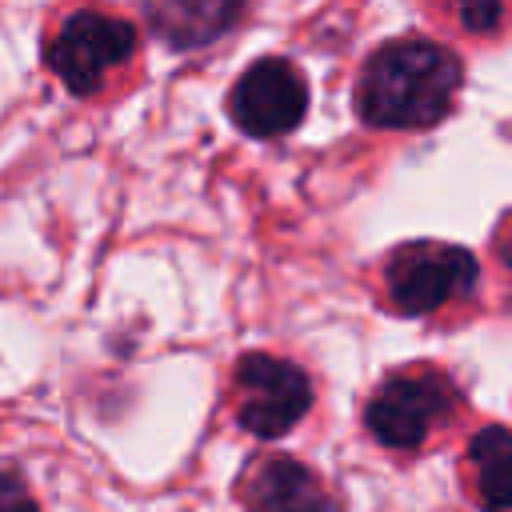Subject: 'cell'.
Listing matches in <instances>:
<instances>
[{
  "label": "cell",
  "instance_id": "7a4b0ae2",
  "mask_svg": "<svg viewBox=\"0 0 512 512\" xmlns=\"http://www.w3.org/2000/svg\"><path fill=\"white\" fill-rule=\"evenodd\" d=\"M40 60L68 96L88 104L116 100L144 76L140 24L108 0H64L44 20Z\"/></svg>",
  "mask_w": 512,
  "mask_h": 512
},
{
  "label": "cell",
  "instance_id": "5b68a950",
  "mask_svg": "<svg viewBox=\"0 0 512 512\" xmlns=\"http://www.w3.org/2000/svg\"><path fill=\"white\" fill-rule=\"evenodd\" d=\"M312 400H316L312 376L292 356L252 348V352H240L228 368L224 404L232 420L256 440L288 436L312 412Z\"/></svg>",
  "mask_w": 512,
  "mask_h": 512
},
{
  "label": "cell",
  "instance_id": "9c48e42d",
  "mask_svg": "<svg viewBox=\"0 0 512 512\" xmlns=\"http://www.w3.org/2000/svg\"><path fill=\"white\" fill-rule=\"evenodd\" d=\"M144 24L176 52L212 44L236 24L240 0H140Z\"/></svg>",
  "mask_w": 512,
  "mask_h": 512
},
{
  "label": "cell",
  "instance_id": "30bf717a",
  "mask_svg": "<svg viewBox=\"0 0 512 512\" xmlns=\"http://www.w3.org/2000/svg\"><path fill=\"white\" fill-rule=\"evenodd\" d=\"M420 4L456 40L500 44L512 32V0H420Z\"/></svg>",
  "mask_w": 512,
  "mask_h": 512
},
{
  "label": "cell",
  "instance_id": "6da1fadb",
  "mask_svg": "<svg viewBox=\"0 0 512 512\" xmlns=\"http://www.w3.org/2000/svg\"><path fill=\"white\" fill-rule=\"evenodd\" d=\"M464 88V60L424 32H404L372 48L352 84V108L368 128L420 132L440 124Z\"/></svg>",
  "mask_w": 512,
  "mask_h": 512
},
{
  "label": "cell",
  "instance_id": "ba28073f",
  "mask_svg": "<svg viewBox=\"0 0 512 512\" xmlns=\"http://www.w3.org/2000/svg\"><path fill=\"white\" fill-rule=\"evenodd\" d=\"M456 480L480 512H512V428L480 424L464 440Z\"/></svg>",
  "mask_w": 512,
  "mask_h": 512
},
{
  "label": "cell",
  "instance_id": "7c38bea8",
  "mask_svg": "<svg viewBox=\"0 0 512 512\" xmlns=\"http://www.w3.org/2000/svg\"><path fill=\"white\" fill-rule=\"evenodd\" d=\"M488 252H492V264L500 272V280L512 288V208L496 220L492 228V240H488Z\"/></svg>",
  "mask_w": 512,
  "mask_h": 512
},
{
  "label": "cell",
  "instance_id": "3957f363",
  "mask_svg": "<svg viewBox=\"0 0 512 512\" xmlns=\"http://www.w3.org/2000/svg\"><path fill=\"white\" fill-rule=\"evenodd\" d=\"M464 416H468L464 388L436 360H408V364L388 368L372 384L360 408L368 436L384 452L404 456V460L428 448H440L452 432H460Z\"/></svg>",
  "mask_w": 512,
  "mask_h": 512
},
{
  "label": "cell",
  "instance_id": "52a82bcc",
  "mask_svg": "<svg viewBox=\"0 0 512 512\" xmlns=\"http://www.w3.org/2000/svg\"><path fill=\"white\" fill-rule=\"evenodd\" d=\"M236 500L248 512H344L340 492L288 452H260L236 480Z\"/></svg>",
  "mask_w": 512,
  "mask_h": 512
},
{
  "label": "cell",
  "instance_id": "8992f818",
  "mask_svg": "<svg viewBox=\"0 0 512 512\" xmlns=\"http://www.w3.org/2000/svg\"><path fill=\"white\" fill-rule=\"evenodd\" d=\"M308 116V76L288 56L252 60L228 88V120L252 140H280Z\"/></svg>",
  "mask_w": 512,
  "mask_h": 512
},
{
  "label": "cell",
  "instance_id": "277c9868",
  "mask_svg": "<svg viewBox=\"0 0 512 512\" xmlns=\"http://www.w3.org/2000/svg\"><path fill=\"white\" fill-rule=\"evenodd\" d=\"M368 280L384 312L436 320L444 312H464L476 300L480 264L468 248L448 240H404L372 264Z\"/></svg>",
  "mask_w": 512,
  "mask_h": 512
},
{
  "label": "cell",
  "instance_id": "8fae6325",
  "mask_svg": "<svg viewBox=\"0 0 512 512\" xmlns=\"http://www.w3.org/2000/svg\"><path fill=\"white\" fill-rule=\"evenodd\" d=\"M0 512H40V500L20 468H0Z\"/></svg>",
  "mask_w": 512,
  "mask_h": 512
}]
</instances>
